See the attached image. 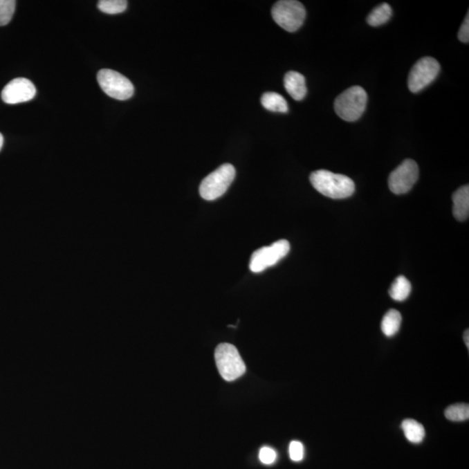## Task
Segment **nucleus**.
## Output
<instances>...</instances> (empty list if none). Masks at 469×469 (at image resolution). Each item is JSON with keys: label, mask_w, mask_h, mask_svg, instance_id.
Instances as JSON below:
<instances>
[{"label": "nucleus", "mask_w": 469, "mask_h": 469, "mask_svg": "<svg viewBox=\"0 0 469 469\" xmlns=\"http://www.w3.org/2000/svg\"><path fill=\"white\" fill-rule=\"evenodd\" d=\"M392 16V8L387 3H383L369 13L367 22L371 26H380L387 23Z\"/></svg>", "instance_id": "nucleus-17"}, {"label": "nucleus", "mask_w": 469, "mask_h": 469, "mask_svg": "<svg viewBox=\"0 0 469 469\" xmlns=\"http://www.w3.org/2000/svg\"><path fill=\"white\" fill-rule=\"evenodd\" d=\"M3 145H4V137H3V135L0 134V151H1Z\"/></svg>", "instance_id": "nucleus-25"}, {"label": "nucleus", "mask_w": 469, "mask_h": 469, "mask_svg": "<svg viewBox=\"0 0 469 469\" xmlns=\"http://www.w3.org/2000/svg\"><path fill=\"white\" fill-rule=\"evenodd\" d=\"M284 87L292 98L297 101L304 100L307 94L305 77L297 71H288L285 75Z\"/></svg>", "instance_id": "nucleus-11"}, {"label": "nucleus", "mask_w": 469, "mask_h": 469, "mask_svg": "<svg viewBox=\"0 0 469 469\" xmlns=\"http://www.w3.org/2000/svg\"><path fill=\"white\" fill-rule=\"evenodd\" d=\"M215 359L221 376L227 382L239 378L246 371L239 350L230 343H221L217 347Z\"/></svg>", "instance_id": "nucleus-3"}, {"label": "nucleus", "mask_w": 469, "mask_h": 469, "mask_svg": "<svg viewBox=\"0 0 469 469\" xmlns=\"http://www.w3.org/2000/svg\"><path fill=\"white\" fill-rule=\"evenodd\" d=\"M458 39L462 43L469 42V15L468 12L458 33Z\"/></svg>", "instance_id": "nucleus-23"}, {"label": "nucleus", "mask_w": 469, "mask_h": 469, "mask_svg": "<svg viewBox=\"0 0 469 469\" xmlns=\"http://www.w3.org/2000/svg\"><path fill=\"white\" fill-rule=\"evenodd\" d=\"M36 87L27 78H15L6 84L2 91V100L6 104H16L32 100L35 97Z\"/></svg>", "instance_id": "nucleus-10"}, {"label": "nucleus", "mask_w": 469, "mask_h": 469, "mask_svg": "<svg viewBox=\"0 0 469 469\" xmlns=\"http://www.w3.org/2000/svg\"><path fill=\"white\" fill-rule=\"evenodd\" d=\"M236 176V169L230 164H224L210 173L203 180L199 187L200 196L203 199L212 201L220 196L229 189Z\"/></svg>", "instance_id": "nucleus-4"}, {"label": "nucleus", "mask_w": 469, "mask_h": 469, "mask_svg": "<svg viewBox=\"0 0 469 469\" xmlns=\"http://www.w3.org/2000/svg\"><path fill=\"white\" fill-rule=\"evenodd\" d=\"M445 416L452 421H465L469 418L468 404L457 403L448 407Z\"/></svg>", "instance_id": "nucleus-18"}, {"label": "nucleus", "mask_w": 469, "mask_h": 469, "mask_svg": "<svg viewBox=\"0 0 469 469\" xmlns=\"http://www.w3.org/2000/svg\"><path fill=\"white\" fill-rule=\"evenodd\" d=\"M402 430L410 443L418 444L424 440L425 428L420 423L412 419L403 421Z\"/></svg>", "instance_id": "nucleus-15"}, {"label": "nucleus", "mask_w": 469, "mask_h": 469, "mask_svg": "<svg viewBox=\"0 0 469 469\" xmlns=\"http://www.w3.org/2000/svg\"><path fill=\"white\" fill-rule=\"evenodd\" d=\"M15 8V0H0V26H6L11 21Z\"/></svg>", "instance_id": "nucleus-20"}, {"label": "nucleus", "mask_w": 469, "mask_h": 469, "mask_svg": "<svg viewBox=\"0 0 469 469\" xmlns=\"http://www.w3.org/2000/svg\"><path fill=\"white\" fill-rule=\"evenodd\" d=\"M290 457L293 461H301L304 457V448L300 441H293L290 444Z\"/></svg>", "instance_id": "nucleus-21"}, {"label": "nucleus", "mask_w": 469, "mask_h": 469, "mask_svg": "<svg viewBox=\"0 0 469 469\" xmlns=\"http://www.w3.org/2000/svg\"><path fill=\"white\" fill-rule=\"evenodd\" d=\"M453 214L458 221H465L469 216V187L464 185L453 195Z\"/></svg>", "instance_id": "nucleus-12"}, {"label": "nucleus", "mask_w": 469, "mask_h": 469, "mask_svg": "<svg viewBox=\"0 0 469 469\" xmlns=\"http://www.w3.org/2000/svg\"><path fill=\"white\" fill-rule=\"evenodd\" d=\"M440 64L431 57H425L417 61L411 69L407 86L411 93L423 91L436 80L440 73Z\"/></svg>", "instance_id": "nucleus-8"}, {"label": "nucleus", "mask_w": 469, "mask_h": 469, "mask_svg": "<svg viewBox=\"0 0 469 469\" xmlns=\"http://www.w3.org/2000/svg\"><path fill=\"white\" fill-rule=\"evenodd\" d=\"M402 315L396 309H390L386 313L382 321V331L387 338L397 334L402 324Z\"/></svg>", "instance_id": "nucleus-13"}, {"label": "nucleus", "mask_w": 469, "mask_h": 469, "mask_svg": "<svg viewBox=\"0 0 469 469\" xmlns=\"http://www.w3.org/2000/svg\"><path fill=\"white\" fill-rule=\"evenodd\" d=\"M275 22L287 32L294 33L304 24L306 10L301 2L295 0H281L271 11Z\"/></svg>", "instance_id": "nucleus-5"}, {"label": "nucleus", "mask_w": 469, "mask_h": 469, "mask_svg": "<svg viewBox=\"0 0 469 469\" xmlns=\"http://www.w3.org/2000/svg\"><path fill=\"white\" fill-rule=\"evenodd\" d=\"M259 459L265 465L273 464L277 460L276 451L270 447H264L259 452Z\"/></svg>", "instance_id": "nucleus-22"}, {"label": "nucleus", "mask_w": 469, "mask_h": 469, "mask_svg": "<svg viewBox=\"0 0 469 469\" xmlns=\"http://www.w3.org/2000/svg\"><path fill=\"white\" fill-rule=\"evenodd\" d=\"M311 183L318 192L333 199L349 198L355 192L354 181L349 176L335 174L326 169H319L311 173Z\"/></svg>", "instance_id": "nucleus-1"}, {"label": "nucleus", "mask_w": 469, "mask_h": 469, "mask_svg": "<svg viewBox=\"0 0 469 469\" xmlns=\"http://www.w3.org/2000/svg\"><path fill=\"white\" fill-rule=\"evenodd\" d=\"M290 250L291 244L285 239L277 241L270 246L261 247L255 251L251 256L250 270L254 273H260L266 268L276 265L278 261L287 256Z\"/></svg>", "instance_id": "nucleus-7"}, {"label": "nucleus", "mask_w": 469, "mask_h": 469, "mask_svg": "<svg viewBox=\"0 0 469 469\" xmlns=\"http://www.w3.org/2000/svg\"><path fill=\"white\" fill-rule=\"evenodd\" d=\"M368 102V95L361 86H352L340 94L335 101L336 114L342 120L355 122L362 117Z\"/></svg>", "instance_id": "nucleus-2"}, {"label": "nucleus", "mask_w": 469, "mask_h": 469, "mask_svg": "<svg viewBox=\"0 0 469 469\" xmlns=\"http://www.w3.org/2000/svg\"><path fill=\"white\" fill-rule=\"evenodd\" d=\"M464 342H465L466 346H467V348L468 349L469 348V332H468V329H467V331H466L465 333H464Z\"/></svg>", "instance_id": "nucleus-24"}, {"label": "nucleus", "mask_w": 469, "mask_h": 469, "mask_svg": "<svg viewBox=\"0 0 469 469\" xmlns=\"http://www.w3.org/2000/svg\"><path fill=\"white\" fill-rule=\"evenodd\" d=\"M419 178L416 161L406 159L389 175V188L394 194L402 195L410 192Z\"/></svg>", "instance_id": "nucleus-9"}, {"label": "nucleus", "mask_w": 469, "mask_h": 469, "mask_svg": "<svg viewBox=\"0 0 469 469\" xmlns=\"http://www.w3.org/2000/svg\"><path fill=\"white\" fill-rule=\"evenodd\" d=\"M128 2L125 0H101L98 3V8L107 15H118L127 10Z\"/></svg>", "instance_id": "nucleus-19"}, {"label": "nucleus", "mask_w": 469, "mask_h": 469, "mask_svg": "<svg viewBox=\"0 0 469 469\" xmlns=\"http://www.w3.org/2000/svg\"><path fill=\"white\" fill-rule=\"evenodd\" d=\"M261 103L268 111L286 113L288 111L287 101L277 93H266L261 98Z\"/></svg>", "instance_id": "nucleus-14"}, {"label": "nucleus", "mask_w": 469, "mask_h": 469, "mask_svg": "<svg viewBox=\"0 0 469 469\" xmlns=\"http://www.w3.org/2000/svg\"><path fill=\"white\" fill-rule=\"evenodd\" d=\"M98 82L109 97L117 100H127L134 96V84L118 71L103 69L98 71Z\"/></svg>", "instance_id": "nucleus-6"}, {"label": "nucleus", "mask_w": 469, "mask_h": 469, "mask_svg": "<svg viewBox=\"0 0 469 469\" xmlns=\"http://www.w3.org/2000/svg\"><path fill=\"white\" fill-rule=\"evenodd\" d=\"M411 284L405 277L400 276L396 278L389 290L390 297L394 300L403 302L406 300L411 293Z\"/></svg>", "instance_id": "nucleus-16"}]
</instances>
